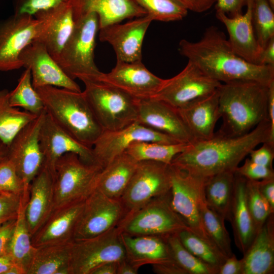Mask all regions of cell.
I'll list each match as a JSON object with an SVG mask.
<instances>
[{"label":"cell","instance_id":"obj_1","mask_svg":"<svg viewBox=\"0 0 274 274\" xmlns=\"http://www.w3.org/2000/svg\"><path fill=\"white\" fill-rule=\"evenodd\" d=\"M179 51L211 78L225 83L252 81L269 85L274 82V67L249 62L231 48L224 33L210 26L200 39L191 42L182 39Z\"/></svg>","mask_w":274,"mask_h":274},{"label":"cell","instance_id":"obj_2","mask_svg":"<svg viewBox=\"0 0 274 274\" xmlns=\"http://www.w3.org/2000/svg\"><path fill=\"white\" fill-rule=\"evenodd\" d=\"M266 142L271 143L268 121L242 135L225 136L216 132L209 139L195 141L177 155L170 164L192 175L208 178L223 172L235 171L251 150Z\"/></svg>","mask_w":274,"mask_h":274},{"label":"cell","instance_id":"obj_3","mask_svg":"<svg viewBox=\"0 0 274 274\" xmlns=\"http://www.w3.org/2000/svg\"><path fill=\"white\" fill-rule=\"evenodd\" d=\"M268 86L252 81L222 83L218 92L222 123L217 133L239 136L268 121Z\"/></svg>","mask_w":274,"mask_h":274},{"label":"cell","instance_id":"obj_4","mask_svg":"<svg viewBox=\"0 0 274 274\" xmlns=\"http://www.w3.org/2000/svg\"><path fill=\"white\" fill-rule=\"evenodd\" d=\"M36 90L46 113L79 142L92 147L103 130L83 92L51 86Z\"/></svg>","mask_w":274,"mask_h":274},{"label":"cell","instance_id":"obj_5","mask_svg":"<svg viewBox=\"0 0 274 274\" xmlns=\"http://www.w3.org/2000/svg\"><path fill=\"white\" fill-rule=\"evenodd\" d=\"M73 16V31L56 61L73 80L97 79L102 73L94 60L98 17L92 12Z\"/></svg>","mask_w":274,"mask_h":274},{"label":"cell","instance_id":"obj_6","mask_svg":"<svg viewBox=\"0 0 274 274\" xmlns=\"http://www.w3.org/2000/svg\"><path fill=\"white\" fill-rule=\"evenodd\" d=\"M83 91L103 131L117 130L136 121L138 101L98 79H84Z\"/></svg>","mask_w":274,"mask_h":274},{"label":"cell","instance_id":"obj_7","mask_svg":"<svg viewBox=\"0 0 274 274\" xmlns=\"http://www.w3.org/2000/svg\"><path fill=\"white\" fill-rule=\"evenodd\" d=\"M102 168L83 161L75 153L61 156L55 165L53 210L84 201L95 189Z\"/></svg>","mask_w":274,"mask_h":274},{"label":"cell","instance_id":"obj_8","mask_svg":"<svg viewBox=\"0 0 274 274\" xmlns=\"http://www.w3.org/2000/svg\"><path fill=\"white\" fill-rule=\"evenodd\" d=\"M170 189V164L154 161H138L120 198L125 212L121 224L153 199L169 193Z\"/></svg>","mask_w":274,"mask_h":274},{"label":"cell","instance_id":"obj_9","mask_svg":"<svg viewBox=\"0 0 274 274\" xmlns=\"http://www.w3.org/2000/svg\"><path fill=\"white\" fill-rule=\"evenodd\" d=\"M119 226L122 233L133 236H166L190 229L173 208L170 192L150 201Z\"/></svg>","mask_w":274,"mask_h":274},{"label":"cell","instance_id":"obj_10","mask_svg":"<svg viewBox=\"0 0 274 274\" xmlns=\"http://www.w3.org/2000/svg\"><path fill=\"white\" fill-rule=\"evenodd\" d=\"M120 226L71 243L70 274H90L96 266L126 258Z\"/></svg>","mask_w":274,"mask_h":274},{"label":"cell","instance_id":"obj_11","mask_svg":"<svg viewBox=\"0 0 274 274\" xmlns=\"http://www.w3.org/2000/svg\"><path fill=\"white\" fill-rule=\"evenodd\" d=\"M170 169L173 208L193 233L215 247L204 228L200 211V199L207 178L192 175L171 164Z\"/></svg>","mask_w":274,"mask_h":274},{"label":"cell","instance_id":"obj_12","mask_svg":"<svg viewBox=\"0 0 274 274\" xmlns=\"http://www.w3.org/2000/svg\"><path fill=\"white\" fill-rule=\"evenodd\" d=\"M208 76L194 63L188 61L184 69L164 81L152 97L178 109L217 90L221 85Z\"/></svg>","mask_w":274,"mask_h":274},{"label":"cell","instance_id":"obj_13","mask_svg":"<svg viewBox=\"0 0 274 274\" xmlns=\"http://www.w3.org/2000/svg\"><path fill=\"white\" fill-rule=\"evenodd\" d=\"M46 111L25 126L8 146L7 158L14 164L24 185L22 199L27 201L30 184L43 165L40 131Z\"/></svg>","mask_w":274,"mask_h":274},{"label":"cell","instance_id":"obj_14","mask_svg":"<svg viewBox=\"0 0 274 274\" xmlns=\"http://www.w3.org/2000/svg\"><path fill=\"white\" fill-rule=\"evenodd\" d=\"M125 214L120 199L109 197L95 189L84 201L74 239L91 237L117 227Z\"/></svg>","mask_w":274,"mask_h":274},{"label":"cell","instance_id":"obj_15","mask_svg":"<svg viewBox=\"0 0 274 274\" xmlns=\"http://www.w3.org/2000/svg\"><path fill=\"white\" fill-rule=\"evenodd\" d=\"M135 142L180 143L165 134L135 121L117 130L102 132L92 147L96 162L103 168L115 157L124 153Z\"/></svg>","mask_w":274,"mask_h":274},{"label":"cell","instance_id":"obj_16","mask_svg":"<svg viewBox=\"0 0 274 274\" xmlns=\"http://www.w3.org/2000/svg\"><path fill=\"white\" fill-rule=\"evenodd\" d=\"M40 27V21L28 15H14L0 23V71L22 67L20 55L37 38Z\"/></svg>","mask_w":274,"mask_h":274},{"label":"cell","instance_id":"obj_17","mask_svg":"<svg viewBox=\"0 0 274 274\" xmlns=\"http://www.w3.org/2000/svg\"><path fill=\"white\" fill-rule=\"evenodd\" d=\"M39 138L44 158L43 165L50 170L54 177L57 161L66 153L76 154L86 163L97 164L92 147L75 139L46 112L41 126Z\"/></svg>","mask_w":274,"mask_h":274},{"label":"cell","instance_id":"obj_18","mask_svg":"<svg viewBox=\"0 0 274 274\" xmlns=\"http://www.w3.org/2000/svg\"><path fill=\"white\" fill-rule=\"evenodd\" d=\"M96 79L112 85L138 100L153 97L164 81L149 71L142 61H117L109 73H102Z\"/></svg>","mask_w":274,"mask_h":274},{"label":"cell","instance_id":"obj_19","mask_svg":"<svg viewBox=\"0 0 274 274\" xmlns=\"http://www.w3.org/2000/svg\"><path fill=\"white\" fill-rule=\"evenodd\" d=\"M153 21L147 14L125 23L111 24L99 29V39L112 46L117 61H142L144 39Z\"/></svg>","mask_w":274,"mask_h":274},{"label":"cell","instance_id":"obj_20","mask_svg":"<svg viewBox=\"0 0 274 274\" xmlns=\"http://www.w3.org/2000/svg\"><path fill=\"white\" fill-rule=\"evenodd\" d=\"M22 67L30 70L35 88L51 86L81 91L79 85L70 78L42 43L33 41L22 52Z\"/></svg>","mask_w":274,"mask_h":274},{"label":"cell","instance_id":"obj_21","mask_svg":"<svg viewBox=\"0 0 274 274\" xmlns=\"http://www.w3.org/2000/svg\"><path fill=\"white\" fill-rule=\"evenodd\" d=\"M136 121L180 143L194 142L177 109L163 101L153 98L139 100Z\"/></svg>","mask_w":274,"mask_h":274},{"label":"cell","instance_id":"obj_22","mask_svg":"<svg viewBox=\"0 0 274 274\" xmlns=\"http://www.w3.org/2000/svg\"><path fill=\"white\" fill-rule=\"evenodd\" d=\"M34 16L41 22L39 33L34 41L43 44L56 61L73 31L75 21L72 7L67 1Z\"/></svg>","mask_w":274,"mask_h":274},{"label":"cell","instance_id":"obj_23","mask_svg":"<svg viewBox=\"0 0 274 274\" xmlns=\"http://www.w3.org/2000/svg\"><path fill=\"white\" fill-rule=\"evenodd\" d=\"M246 6L244 14L231 17L223 12L216 11V17L226 28L228 40L233 51L247 61L259 65L262 48L252 23L251 0H247Z\"/></svg>","mask_w":274,"mask_h":274},{"label":"cell","instance_id":"obj_24","mask_svg":"<svg viewBox=\"0 0 274 274\" xmlns=\"http://www.w3.org/2000/svg\"><path fill=\"white\" fill-rule=\"evenodd\" d=\"M218 89L177 109L194 141L209 139L215 134L221 118Z\"/></svg>","mask_w":274,"mask_h":274},{"label":"cell","instance_id":"obj_25","mask_svg":"<svg viewBox=\"0 0 274 274\" xmlns=\"http://www.w3.org/2000/svg\"><path fill=\"white\" fill-rule=\"evenodd\" d=\"M54 179L50 170L43 165L30 184L25 215L31 236L53 210Z\"/></svg>","mask_w":274,"mask_h":274},{"label":"cell","instance_id":"obj_26","mask_svg":"<svg viewBox=\"0 0 274 274\" xmlns=\"http://www.w3.org/2000/svg\"><path fill=\"white\" fill-rule=\"evenodd\" d=\"M84 202H80L54 210L32 235V245L38 247L72 242Z\"/></svg>","mask_w":274,"mask_h":274},{"label":"cell","instance_id":"obj_27","mask_svg":"<svg viewBox=\"0 0 274 274\" xmlns=\"http://www.w3.org/2000/svg\"><path fill=\"white\" fill-rule=\"evenodd\" d=\"M73 15L94 12L98 17L99 29L120 23L126 19L147 15L146 11L132 0H67ZM99 30V29H98Z\"/></svg>","mask_w":274,"mask_h":274},{"label":"cell","instance_id":"obj_28","mask_svg":"<svg viewBox=\"0 0 274 274\" xmlns=\"http://www.w3.org/2000/svg\"><path fill=\"white\" fill-rule=\"evenodd\" d=\"M242 259L243 274L274 273V213L257 232Z\"/></svg>","mask_w":274,"mask_h":274},{"label":"cell","instance_id":"obj_29","mask_svg":"<svg viewBox=\"0 0 274 274\" xmlns=\"http://www.w3.org/2000/svg\"><path fill=\"white\" fill-rule=\"evenodd\" d=\"M121 239L126 259L138 268L174 261L164 236H133L122 232Z\"/></svg>","mask_w":274,"mask_h":274},{"label":"cell","instance_id":"obj_30","mask_svg":"<svg viewBox=\"0 0 274 274\" xmlns=\"http://www.w3.org/2000/svg\"><path fill=\"white\" fill-rule=\"evenodd\" d=\"M246 178L235 172L234 189L229 222L232 226L235 244L243 254L257 234L246 204Z\"/></svg>","mask_w":274,"mask_h":274},{"label":"cell","instance_id":"obj_31","mask_svg":"<svg viewBox=\"0 0 274 274\" xmlns=\"http://www.w3.org/2000/svg\"><path fill=\"white\" fill-rule=\"evenodd\" d=\"M138 163L126 152L117 156L101 170L95 189L109 197L120 199Z\"/></svg>","mask_w":274,"mask_h":274},{"label":"cell","instance_id":"obj_32","mask_svg":"<svg viewBox=\"0 0 274 274\" xmlns=\"http://www.w3.org/2000/svg\"><path fill=\"white\" fill-rule=\"evenodd\" d=\"M71 242L35 247L27 274H70Z\"/></svg>","mask_w":274,"mask_h":274},{"label":"cell","instance_id":"obj_33","mask_svg":"<svg viewBox=\"0 0 274 274\" xmlns=\"http://www.w3.org/2000/svg\"><path fill=\"white\" fill-rule=\"evenodd\" d=\"M235 183V171H226L207 178L204 195L208 207L229 221Z\"/></svg>","mask_w":274,"mask_h":274},{"label":"cell","instance_id":"obj_34","mask_svg":"<svg viewBox=\"0 0 274 274\" xmlns=\"http://www.w3.org/2000/svg\"><path fill=\"white\" fill-rule=\"evenodd\" d=\"M27 202L22 197L20 208L7 252L14 264L21 267L25 274H27L35 249V247L32 244L31 235L25 218V210Z\"/></svg>","mask_w":274,"mask_h":274},{"label":"cell","instance_id":"obj_35","mask_svg":"<svg viewBox=\"0 0 274 274\" xmlns=\"http://www.w3.org/2000/svg\"><path fill=\"white\" fill-rule=\"evenodd\" d=\"M9 95L7 89L0 90V140L7 146L21 129L38 116L12 106Z\"/></svg>","mask_w":274,"mask_h":274},{"label":"cell","instance_id":"obj_36","mask_svg":"<svg viewBox=\"0 0 274 274\" xmlns=\"http://www.w3.org/2000/svg\"><path fill=\"white\" fill-rule=\"evenodd\" d=\"M189 144L135 142L131 144L125 152L137 161L149 160L170 164L174 157L184 151Z\"/></svg>","mask_w":274,"mask_h":274},{"label":"cell","instance_id":"obj_37","mask_svg":"<svg viewBox=\"0 0 274 274\" xmlns=\"http://www.w3.org/2000/svg\"><path fill=\"white\" fill-rule=\"evenodd\" d=\"M177 235L183 245L192 255L210 267L215 274H218L220 267L227 257L190 229L183 230Z\"/></svg>","mask_w":274,"mask_h":274},{"label":"cell","instance_id":"obj_38","mask_svg":"<svg viewBox=\"0 0 274 274\" xmlns=\"http://www.w3.org/2000/svg\"><path fill=\"white\" fill-rule=\"evenodd\" d=\"M12 106L38 116L45 110L43 101L32 84L30 71L28 68L21 75L15 88L9 92Z\"/></svg>","mask_w":274,"mask_h":274},{"label":"cell","instance_id":"obj_39","mask_svg":"<svg viewBox=\"0 0 274 274\" xmlns=\"http://www.w3.org/2000/svg\"><path fill=\"white\" fill-rule=\"evenodd\" d=\"M200 211L204 228L213 244L226 257L233 253L231 239L221 217L207 206L204 192L200 199Z\"/></svg>","mask_w":274,"mask_h":274},{"label":"cell","instance_id":"obj_40","mask_svg":"<svg viewBox=\"0 0 274 274\" xmlns=\"http://www.w3.org/2000/svg\"><path fill=\"white\" fill-rule=\"evenodd\" d=\"M251 1L253 27L257 39L263 49L274 38V9L267 0Z\"/></svg>","mask_w":274,"mask_h":274},{"label":"cell","instance_id":"obj_41","mask_svg":"<svg viewBox=\"0 0 274 274\" xmlns=\"http://www.w3.org/2000/svg\"><path fill=\"white\" fill-rule=\"evenodd\" d=\"M164 237L172 259L186 274H215L210 267L192 255L183 245L177 234Z\"/></svg>","mask_w":274,"mask_h":274},{"label":"cell","instance_id":"obj_42","mask_svg":"<svg viewBox=\"0 0 274 274\" xmlns=\"http://www.w3.org/2000/svg\"><path fill=\"white\" fill-rule=\"evenodd\" d=\"M154 20L170 22L183 19L188 10L176 0H132Z\"/></svg>","mask_w":274,"mask_h":274},{"label":"cell","instance_id":"obj_43","mask_svg":"<svg viewBox=\"0 0 274 274\" xmlns=\"http://www.w3.org/2000/svg\"><path fill=\"white\" fill-rule=\"evenodd\" d=\"M245 197L247 208L257 233L274 211L260 192L258 181L246 179Z\"/></svg>","mask_w":274,"mask_h":274},{"label":"cell","instance_id":"obj_44","mask_svg":"<svg viewBox=\"0 0 274 274\" xmlns=\"http://www.w3.org/2000/svg\"><path fill=\"white\" fill-rule=\"evenodd\" d=\"M0 192L22 196L24 193L23 181L8 158L0 163Z\"/></svg>","mask_w":274,"mask_h":274},{"label":"cell","instance_id":"obj_45","mask_svg":"<svg viewBox=\"0 0 274 274\" xmlns=\"http://www.w3.org/2000/svg\"><path fill=\"white\" fill-rule=\"evenodd\" d=\"M67 0H14V15L34 16L37 13L56 8Z\"/></svg>","mask_w":274,"mask_h":274},{"label":"cell","instance_id":"obj_46","mask_svg":"<svg viewBox=\"0 0 274 274\" xmlns=\"http://www.w3.org/2000/svg\"><path fill=\"white\" fill-rule=\"evenodd\" d=\"M22 202V195L0 193V226L17 218Z\"/></svg>","mask_w":274,"mask_h":274},{"label":"cell","instance_id":"obj_47","mask_svg":"<svg viewBox=\"0 0 274 274\" xmlns=\"http://www.w3.org/2000/svg\"><path fill=\"white\" fill-rule=\"evenodd\" d=\"M235 172L246 179L260 181L263 179L274 178L273 168L257 164L246 158L241 166H238Z\"/></svg>","mask_w":274,"mask_h":274},{"label":"cell","instance_id":"obj_48","mask_svg":"<svg viewBox=\"0 0 274 274\" xmlns=\"http://www.w3.org/2000/svg\"><path fill=\"white\" fill-rule=\"evenodd\" d=\"M250 160L253 162L269 167L272 168V162L274 158V144L268 142L262 143V146L258 149H254L249 153Z\"/></svg>","mask_w":274,"mask_h":274},{"label":"cell","instance_id":"obj_49","mask_svg":"<svg viewBox=\"0 0 274 274\" xmlns=\"http://www.w3.org/2000/svg\"><path fill=\"white\" fill-rule=\"evenodd\" d=\"M247 0H216L215 4L216 11L223 12L229 17H234L242 13Z\"/></svg>","mask_w":274,"mask_h":274},{"label":"cell","instance_id":"obj_50","mask_svg":"<svg viewBox=\"0 0 274 274\" xmlns=\"http://www.w3.org/2000/svg\"><path fill=\"white\" fill-rule=\"evenodd\" d=\"M243 262L242 259H238L234 254L228 257L220 267L218 274H243Z\"/></svg>","mask_w":274,"mask_h":274},{"label":"cell","instance_id":"obj_51","mask_svg":"<svg viewBox=\"0 0 274 274\" xmlns=\"http://www.w3.org/2000/svg\"><path fill=\"white\" fill-rule=\"evenodd\" d=\"M16 220L8 221L0 226V256L7 252L8 247L11 238Z\"/></svg>","mask_w":274,"mask_h":274},{"label":"cell","instance_id":"obj_52","mask_svg":"<svg viewBox=\"0 0 274 274\" xmlns=\"http://www.w3.org/2000/svg\"><path fill=\"white\" fill-rule=\"evenodd\" d=\"M188 10L202 13L209 10L215 5L216 0H176Z\"/></svg>","mask_w":274,"mask_h":274},{"label":"cell","instance_id":"obj_53","mask_svg":"<svg viewBox=\"0 0 274 274\" xmlns=\"http://www.w3.org/2000/svg\"><path fill=\"white\" fill-rule=\"evenodd\" d=\"M259 189L274 211V178L258 181Z\"/></svg>","mask_w":274,"mask_h":274},{"label":"cell","instance_id":"obj_54","mask_svg":"<svg viewBox=\"0 0 274 274\" xmlns=\"http://www.w3.org/2000/svg\"><path fill=\"white\" fill-rule=\"evenodd\" d=\"M268 117L270 126V142L274 144V82L268 86Z\"/></svg>","mask_w":274,"mask_h":274},{"label":"cell","instance_id":"obj_55","mask_svg":"<svg viewBox=\"0 0 274 274\" xmlns=\"http://www.w3.org/2000/svg\"><path fill=\"white\" fill-rule=\"evenodd\" d=\"M152 266L154 272L158 274H186L174 261Z\"/></svg>","mask_w":274,"mask_h":274},{"label":"cell","instance_id":"obj_56","mask_svg":"<svg viewBox=\"0 0 274 274\" xmlns=\"http://www.w3.org/2000/svg\"><path fill=\"white\" fill-rule=\"evenodd\" d=\"M259 64L274 67V38L262 49Z\"/></svg>","mask_w":274,"mask_h":274},{"label":"cell","instance_id":"obj_57","mask_svg":"<svg viewBox=\"0 0 274 274\" xmlns=\"http://www.w3.org/2000/svg\"><path fill=\"white\" fill-rule=\"evenodd\" d=\"M118 261H108L95 267L90 274H117Z\"/></svg>","mask_w":274,"mask_h":274},{"label":"cell","instance_id":"obj_58","mask_svg":"<svg viewBox=\"0 0 274 274\" xmlns=\"http://www.w3.org/2000/svg\"><path fill=\"white\" fill-rule=\"evenodd\" d=\"M139 269L126 258L118 261L117 274H137Z\"/></svg>","mask_w":274,"mask_h":274},{"label":"cell","instance_id":"obj_59","mask_svg":"<svg viewBox=\"0 0 274 274\" xmlns=\"http://www.w3.org/2000/svg\"><path fill=\"white\" fill-rule=\"evenodd\" d=\"M13 264L12 258L7 253L0 256V274H6Z\"/></svg>","mask_w":274,"mask_h":274},{"label":"cell","instance_id":"obj_60","mask_svg":"<svg viewBox=\"0 0 274 274\" xmlns=\"http://www.w3.org/2000/svg\"><path fill=\"white\" fill-rule=\"evenodd\" d=\"M8 146L0 140V163L7 158Z\"/></svg>","mask_w":274,"mask_h":274},{"label":"cell","instance_id":"obj_61","mask_svg":"<svg viewBox=\"0 0 274 274\" xmlns=\"http://www.w3.org/2000/svg\"><path fill=\"white\" fill-rule=\"evenodd\" d=\"M6 274H25V272L21 267L13 264Z\"/></svg>","mask_w":274,"mask_h":274},{"label":"cell","instance_id":"obj_62","mask_svg":"<svg viewBox=\"0 0 274 274\" xmlns=\"http://www.w3.org/2000/svg\"><path fill=\"white\" fill-rule=\"evenodd\" d=\"M271 7L274 9V0H267Z\"/></svg>","mask_w":274,"mask_h":274},{"label":"cell","instance_id":"obj_63","mask_svg":"<svg viewBox=\"0 0 274 274\" xmlns=\"http://www.w3.org/2000/svg\"><path fill=\"white\" fill-rule=\"evenodd\" d=\"M0 193H1V192H0Z\"/></svg>","mask_w":274,"mask_h":274}]
</instances>
